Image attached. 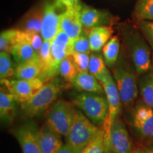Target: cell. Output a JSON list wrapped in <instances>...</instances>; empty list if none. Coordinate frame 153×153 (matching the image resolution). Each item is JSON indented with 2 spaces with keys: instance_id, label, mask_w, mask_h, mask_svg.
<instances>
[{
  "instance_id": "35",
  "label": "cell",
  "mask_w": 153,
  "mask_h": 153,
  "mask_svg": "<svg viewBox=\"0 0 153 153\" xmlns=\"http://www.w3.org/2000/svg\"><path fill=\"white\" fill-rule=\"evenodd\" d=\"M26 34L28 42H29L30 45H32V47H33L35 52L37 53L38 55H39L40 50L41 48V46L42 45H43L44 41L43 38H42L41 33H28V32H26Z\"/></svg>"
},
{
  "instance_id": "4",
  "label": "cell",
  "mask_w": 153,
  "mask_h": 153,
  "mask_svg": "<svg viewBox=\"0 0 153 153\" xmlns=\"http://www.w3.org/2000/svg\"><path fill=\"white\" fill-rule=\"evenodd\" d=\"M73 104L95 125H104L108 111L106 95L82 91L74 96Z\"/></svg>"
},
{
  "instance_id": "14",
  "label": "cell",
  "mask_w": 153,
  "mask_h": 153,
  "mask_svg": "<svg viewBox=\"0 0 153 153\" xmlns=\"http://www.w3.org/2000/svg\"><path fill=\"white\" fill-rule=\"evenodd\" d=\"M81 5L82 3L77 7L65 9L60 15V30L68 34L72 41L84 30L80 17Z\"/></svg>"
},
{
  "instance_id": "37",
  "label": "cell",
  "mask_w": 153,
  "mask_h": 153,
  "mask_svg": "<svg viewBox=\"0 0 153 153\" xmlns=\"http://www.w3.org/2000/svg\"><path fill=\"white\" fill-rule=\"evenodd\" d=\"M57 153H78L72 148L71 146L68 144L63 145V146L61 148L60 150L57 151Z\"/></svg>"
},
{
  "instance_id": "38",
  "label": "cell",
  "mask_w": 153,
  "mask_h": 153,
  "mask_svg": "<svg viewBox=\"0 0 153 153\" xmlns=\"http://www.w3.org/2000/svg\"><path fill=\"white\" fill-rule=\"evenodd\" d=\"M132 153H145V150L140 148H137L133 150Z\"/></svg>"
},
{
  "instance_id": "8",
  "label": "cell",
  "mask_w": 153,
  "mask_h": 153,
  "mask_svg": "<svg viewBox=\"0 0 153 153\" xmlns=\"http://www.w3.org/2000/svg\"><path fill=\"white\" fill-rule=\"evenodd\" d=\"M106 153H132L129 133L123 120L118 116L113 122L109 137L105 142Z\"/></svg>"
},
{
  "instance_id": "2",
  "label": "cell",
  "mask_w": 153,
  "mask_h": 153,
  "mask_svg": "<svg viewBox=\"0 0 153 153\" xmlns=\"http://www.w3.org/2000/svg\"><path fill=\"white\" fill-rule=\"evenodd\" d=\"M112 69L114 76L122 105L129 107L135 103L138 97L139 89L137 85L135 69L131 58L128 59L125 50L120 53L118 60Z\"/></svg>"
},
{
  "instance_id": "7",
  "label": "cell",
  "mask_w": 153,
  "mask_h": 153,
  "mask_svg": "<svg viewBox=\"0 0 153 153\" xmlns=\"http://www.w3.org/2000/svg\"><path fill=\"white\" fill-rule=\"evenodd\" d=\"M102 85L108 104V111L105 120L103 130L104 131V140L106 142L109 137L111 128L114 120L119 116L122 102L116 82L111 74L108 73L99 81Z\"/></svg>"
},
{
  "instance_id": "32",
  "label": "cell",
  "mask_w": 153,
  "mask_h": 153,
  "mask_svg": "<svg viewBox=\"0 0 153 153\" xmlns=\"http://www.w3.org/2000/svg\"><path fill=\"white\" fill-rule=\"evenodd\" d=\"M73 53H90V44L87 30L84 28L83 32L72 41Z\"/></svg>"
},
{
  "instance_id": "12",
  "label": "cell",
  "mask_w": 153,
  "mask_h": 153,
  "mask_svg": "<svg viewBox=\"0 0 153 153\" xmlns=\"http://www.w3.org/2000/svg\"><path fill=\"white\" fill-rule=\"evenodd\" d=\"M56 3L46 2L43 6V16L41 35L44 41H53L60 30V15Z\"/></svg>"
},
{
  "instance_id": "10",
  "label": "cell",
  "mask_w": 153,
  "mask_h": 153,
  "mask_svg": "<svg viewBox=\"0 0 153 153\" xmlns=\"http://www.w3.org/2000/svg\"><path fill=\"white\" fill-rule=\"evenodd\" d=\"M132 123L141 138L153 143V108L144 102L134 108Z\"/></svg>"
},
{
  "instance_id": "36",
  "label": "cell",
  "mask_w": 153,
  "mask_h": 153,
  "mask_svg": "<svg viewBox=\"0 0 153 153\" xmlns=\"http://www.w3.org/2000/svg\"><path fill=\"white\" fill-rule=\"evenodd\" d=\"M55 3L65 9L77 7L81 4L79 0H55Z\"/></svg>"
},
{
  "instance_id": "16",
  "label": "cell",
  "mask_w": 153,
  "mask_h": 153,
  "mask_svg": "<svg viewBox=\"0 0 153 153\" xmlns=\"http://www.w3.org/2000/svg\"><path fill=\"white\" fill-rule=\"evenodd\" d=\"M72 40L60 30L51 44V53L55 65L59 68L61 61L73 53Z\"/></svg>"
},
{
  "instance_id": "1",
  "label": "cell",
  "mask_w": 153,
  "mask_h": 153,
  "mask_svg": "<svg viewBox=\"0 0 153 153\" xmlns=\"http://www.w3.org/2000/svg\"><path fill=\"white\" fill-rule=\"evenodd\" d=\"M120 33L137 75L152 69L151 47L137 26L124 23L120 26Z\"/></svg>"
},
{
  "instance_id": "31",
  "label": "cell",
  "mask_w": 153,
  "mask_h": 153,
  "mask_svg": "<svg viewBox=\"0 0 153 153\" xmlns=\"http://www.w3.org/2000/svg\"><path fill=\"white\" fill-rule=\"evenodd\" d=\"M15 68H14L10 53L7 52L0 53V78L2 79H11L14 76Z\"/></svg>"
},
{
  "instance_id": "3",
  "label": "cell",
  "mask_w": 153,
  "mask_h": 153,
  "mask_svg": "<svg viewBox=\"0 0 153 153\" xmlns=\"http://www.w3.org/2000/svg\"><path fill=\"white\" fill-rule=\"evenodd\" d=\"M64 87L65 85L59 79H53L47 82L31 99L21 103L23 116L30 118L43 114L54 103Z\"/></svg>"
},
{
  "instance_id": "26",
  "label": "cell",
  "mask_w": 153,
  "mask_h": 153,
  "mask_svg": "<svg viewBox=\"0 0 153 153\" xmlns=\"http://www.w3.org/2000/svg\"><path fill=\"white\" fill-rule=\"evenodd\" d=\"M89 72L95 76L99 81L106 74L110 73V71L108 70L105 63L103 55L99 54V52L91 53Z\"/></svg>"
},
{
  "instance_id": "33",
  "label": "cell",
  "mask_w": 153,
  "mask_h": 153,
  "mask_svg": "<svg viewBox=\"0 0 153 153\" xmlns=\"http://www.w3.org/2000/svg\"><path fill=\"white\" fill-rule=\"evenodd\" d=\"M90 53H73L71 57L79 72H89Z\"/></svg>"
},
{
  "instance_id": "39",
  "label": "cell",
  "mask_w": 153,
  "mask_h": 153,
  "mask_svg": "<svg viewBox=\"0 0 153 153\" xmlns=\"http://www.w3.org/2000/svg\"><path fill=\"white\" fill-rule=\"evenodd\" d=\"M145 153H153V146L150 148L145 149Z\"/></svg>"
},
{
  "instance_id": "22",
  "label": "cell",
  "mask_w": 153,
  "mask_h": 153,
  "mask_svg": "<svg viewBox=\"0 0 153 153\" xmlns=\"http://www.w3.org/2000/svg\"><path fill=\"white\" fill-rule=\"evenodd\" d=\"M16 99L4 87L0 92V116L2 121L11 122L16 116Z\"/></svg>"
},
{
  "instance_id": "30",
  "label": "cell",
  "mask_w": 153,
  "mask_h": 153,
  "mask_svg": "<svg viewBox=\"0 0 153 153\" xmlns=\"http://www.w3.org/2000/svg\"><path fill=\"white\" fill-rule=\"evenodd\" d=\"M81 153H106L104 131L103 128H99Z\"/></svg>"
},
{
  "instance_id": "34",
  "label": "cell",
  "mask_w": 153,
  "mask_h": 153,
  "mask_svg": "<svg viewBox=\"0 0 153 153\" xmlns=\"http://www.w3.org/2000/svg\"><path fill=\"white\" fill-rule=\"evenodd\" d=\"M136 26L153 50V21H138L136 22Z\"/></svg>"
},
{
  "instance_id": "29",
  "label": "cell",
  "mask_w": 153,
  "mask_h": 153,
  "mask_svg": "<svg viewBox=\"0 0 153 153\" xmlns=\"http://www.w3.org/2000/svg\"><path fill=\"white\" fill-rule=\"evenodd\" d=\"M19 30L8 29L4 30L0 35V51L1 52L11 53V50L18 40Z\"/></svg>"
},
{
  "instance_id": "20",
  "label": "cell",
  "mask_w": 153,
  "mask_h": 153,
  "mask_svg": "<svg viewBox=\"0 0 153 153\" xmlns=\"http://www.w3.org/2000/svg\"><path fill=\"white\" fill-rule=\"evenodd\" d=\"M43 16V7H34L22 17L17 29L28 33H41Z\"/></svg>"
},
{
  "instance_id": "19",
  "label": "cell",
  "mask_w": 153,
  "mask_h": 153,
  "mask_svg": "<svg viewBox=\"0 0 153 153\" xmlns=\"http://www.w3.org/2000/svg\"><path fill=\"white\" fill-rule=\"evenodd\" d=\"M113 33L111 26H97L87 30L91 52H99L112 37Z\"/></svg>"
},
{
  "instance_id": "5",
  "label": "cell",
  "mask_w": 153,
  "mask_h": 153,
  "mask_svg": "<svg viewBox=\"0 0 153 153\" xmlns=\"http://www.w3.org/2000/svg\"><path fill=\"white\" fill-rule=\"evenodd\" d=\"M99 130L81 110L76 109L71 129L66 137V144L81 153Z\"/></svg>"
},
{
  "instance_id": "11",
  "label": "cell",
  "mask_w": 153,
  "mask_h": 153,
  "mask_svg": "<svg viewBox=\"0 0 153 153\" xmlns=\"http://www.w3.org/2000/svg\"><path fill=\"white\" fill-rule=\"evenodd\" d=\"M81 22L85 29L101 26H113L117 23L118 18L109 11L94 8L82 4L80 9Z\"/></svg>"
},
{
  "instance_id": "28",
  "label": "cell",
  "mask_w": 153,
  "mask_h": 153,
  "mask_svg": "<svg viewBox=\"0 0 153 153\" xmlns=\"http://www.w3.org/2000/svg\"><path fill=\"white\" fill-rule=\"evenodd\" d=\"M58 72L65 81L72 83L79 72L74 65L71 55L65 57L61 61L59 65Z\"/></svg>"
},
{
  "instance_id": "9",
  "label": "cell",
  "mask_w": 153,
  "mask_h": 153,
  "mask_svg": "<svg viewBox=\"0 0 153 153\" xmlns=\"http://www.w3.org/2000/svg\"><path fill=\"white\" fill-rule=\"evenodd\" d=\"M1 83L20 104L31 99L45 85V82L39 77L30 80L2 79Z\"/></svg>"
},
{
  "instance_id": "15",
  "label": "cell",
  "mask_w": 153,
  "mask_h": 153,
  "mask_svg": "<svg viewBox=\"0 0 153 153\" xmlns=\"http://www.w3.org/2000/svg\"><path fill=\"white\" fill-rule=\"evenodd\" d=\"M51 44L52 41H43L38 55L42 68V72L39 78L44 82L54 79L55 76L59 74V68L55 65L51 53Z\"/></svg>"
},
{
  "instance_id": "6",
  "label": "cell",
  "mask_w": 153,
  "mask_h": 153,
  "mask_svg": "<svg viewBox=\"0 0 153 153\" xmlns=\"http://www.w3.org/2000/svg\"><path fill=\"white\" fill-rule=\"evenodd\" d=\"M76 110L74 104L65 100L57 101L49 111L46 126L60 135L67 137L73 123Z\"/></svg>"
},
{
  "instance_id": "21",
  "label": "cell",
  "mask_w": 153,
  "mask_h": 153,
  "mask_svg": "<svg viewBox=\"0 0 153 153\" xmlns=\"http://www.w3.org/2000/svg\"><path fill=\"white\" fill-rule=\"evenodd\" d=\"M72 84L80 91L105 94L104 88L100 82L89 72H79Z\"/></svg>"
},
{
  "instance_id": "17",
  "label": "cell",
  "mask_w": 153,
  "mask_h": 153,
  "mask_svg": "<svg viewBox=\"0 0 153 153\" xmlns=\"http://www.w3.org/2000/svg\"><path fill=\"white\" fill-rule=\"evenodd\" d=\"M19 30V29H18ZM11 55L17 64L27 62L39 57L28 42L26 32L19 30L18 40L11 50Z\"/></svg>"
},
{
  "instance_id": "24",
  "label": "cell",
  "mask_w": 153,
  "mask_h": 153,
  "mask_svg": "<svg viewBox=\"0 0 153 153\" xmlns=\"http://www.w3.org/2000/svg\"><path fill=\"white\" fill-rule=\"evenodd\" d=\"M120 41L118 36H112L102 48V55L106 66L113 68L120 55Z\"/></svg>"
},
{
  "instance_id": "25",
  "label": "cell",
  "mask_w": 153,
  "mask_h": 153,
  "mask_svg": "<svg viewBox=\"0 0 153 153\" xmlns=\"http://www.w3.org/2000/svg\"><path fill=\"white\" fill-rule=\"evenodd\" d=\"M139 91L143 102L153 108V68L142 74L139 82Z\"/></svg>"
},
{
  "instance_id": "18",
  "label": "cell",
  "mask_w": 153,
  "mask_h": 153,
  "mask_svg": "<svg viewBox=\"0 0 153 153\" xmlns=\"http://www.w3.org/2000/svg\"><path fill=\"white\" fill-rule=\"evenodd\" d=\"M38 144L41 153H57L63 146L60 135L47 126L39 130Z\"/></svg>"
},
{
  "instance_id": "27",
  "label": "cell",
  "mask_w": 153,
  "mask_h": 153,
  "mask_svg": "<svg viewBox=\"0 0 153 153\" xmlns=\"http://www.w3.org/2000/svg\"><path fill=\"white\" fill-rule=\"evenodd\" d=\"M135 22L153 21V0H137L133 11Z\"/></svg>"
},
{
  "instance_id": "13",
  "label": "cell",
  "mask_w": 153,
  "mask_h": 153,
  "mask_svg": "<svg viewBox=\"0 0 153 153\" xmlns=\"http://www.w3.org/2000/svg\"><path fill=\"white\" fill-rule=\"evenodd\" d=\"M38 133L37 126L32 123L21 126L15 131L14 135L22 153H41L38 144Z\"/></svg>"
},
{
  "instance_id": "23",
  "label": "cell",
  "mask_w": 153,
  "mask_h": 153,
  "mask_svg": "<svg viewBox=\"0 0 153 153\" xmlns=\"http://www.w3.org/2000/svg\"><path fill=\"white\" fill-rule=\"evenodd\" d=\"M42 68L39 57L27 62L17 64L14 77L16 79H33L41 76Z\"/></svg>"
}]
</instances>
